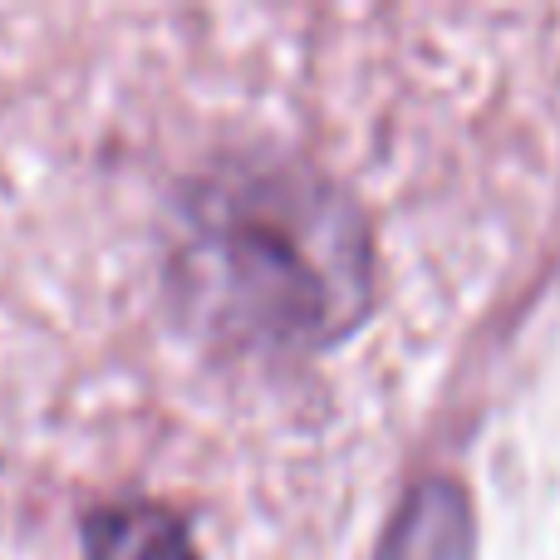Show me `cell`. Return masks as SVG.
Segmentation results:
<instances>
[{"label":"cell","instance_id":"cell-3","mask_svg":"<svg viewBox=\"0 0 560 560\" xmlns=\"http://www.w3.org/2000/svg\"><path fill=\"white\" fill-rule=\"evenodd\" d=\"M378 560H477V526L453 477H418L388 516Z\"/></svg>","mask_w":560,"mask_h":560},{"label":"cell","instance_id":"cell-2","mask_svg":"<svg viewBox=\"0 0 560 560\" xmlns=\"http://www.w3.org/2000/svg\"><path fill=\"white\" fill-rule=\"evenodd\" d=\"M84 560H202L197 522L158 497H114L79 516Z\"/></svg>","mask_w":560,"mask_h":560},{"label":"cell","instance_id":"cell-1","mask_svg":"<svg viewBox=\"0 0 560 560\" xmlns=\"http://www.w3.org/2000/svg\"><path fill=\"white\" fill-rule=\"evenodd\" d=\"M163 300L197 349L236 364L329 354L378 300L364 197L271 138L207 158L167 202Z\"/></svg>","mask_w":560,"mask_h":560}]
</instances>
